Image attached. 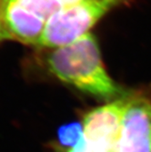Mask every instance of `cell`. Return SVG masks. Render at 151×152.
<instances>
[{"instance_id":"obj_9","label":"cell","mask_w":151,"mask_h":152,"mask_svg":"<svg viewBox=\"0 0 151 152\" xmlns=\"http://www.w3.org/2000/svg\"><path fill=\"white\" fill-rule=\"evenodd\" d=\"M66 152H88L87 146H86V143L84 141V137L76 147H74L70 149H67Z\"/></svg>"},{"instance_id":"obj_8","label":"cell","mask_w":151,"mask_h":152,"mask_svg":"<svg viewBox=\"0 0 151 152\" xmlns=\"http://www.w3.org/2000/svg\"><path fill=\"white\" fill-rule=\"evenodd\" d=\"M7 38L5 26H4V22H3V16H2V0H0V41Z\"/></svg>"},{"instance_id":"obj_3","label":"cell","mask_w":151,"mask_h":152,"mask_svg":"<svg viewBox=\"0 0 151 152\" xmlns=\"http://www.w3.org/2000/svg\"><path fill=\"white\" fill-rule=\"evenodd\" d=\"M117 148L119 152H151V93L126 96Z\"/></svg>"},{"instance_id":"obj_11","label":"cell","mask_w":151,"mask_h":152,"mask_svg":"<svg viewBox=\"0 0 151 152\" xmlns=\"http://www.w3.org/2000/svg\"><path fill=\"white\" fill-rule=\"evenodd\" d=\"M59 1L64 5V6H68V5H72L77 2H80L82 0H59Z\"/></svg>"},{"instance_id":"obj_1","label":"cell","mask_w":151,"mask_h":152,"mask_svg":"<svg viewBox=\"0 0 151 152\" xmlns=\"http://www.w3.org/2000/svg\"><path fill=\"white\" fill-rule=\"evenodd\" d=\"M47 65L58 79L85 93L106 99L124 96L122 88L108 75L97 39L90 33L55 48L48 56Z\"/></svg>"},{"instance_id":"obj_10","label":"cell","mask_w":151,"mask_h":152,"mask_svg":"<svg viewBox=\"0 0 151 152\" xmlns=\"http://www.w3.org/2000/svg\"><path fill=\"white\" fill-rule=\"evenodd\" d=\"M88 152H119L118 148H117V145H113V146H109V147H106V148H98L92 151H88Z\"/></svg>"},{"instance_id":"obj_5","label":"cell","mask_w":151,"mask_h":152,"mask_svg":"<svg viewBox=\"0 0 151 152\" xmlns=\"http://www.w3.org/2000/svg\"><path fill=\"white\" fill-rule=\"evenodd\" d=\"M2 16L7 38L38 45L46 21L20 6L15 0H2Z\"/></svg>"},{"instance_id":"obj_6","label":"cell","mask_w":151,"mask_h":152,"mask_svg":"<svg viewBox=\"0 0 151 152\" xmlns=\"http://www.w3.org/2000/svg\"><path fill=\"white\" fill-rule=\"evenodd\" d=\"M15 1L46 22L65 7L59 0H15Z\"/></svg>"},{"instance_id":"obj_4","label":"cell","mask_w":151,"mask_h":152,"mask_svg":"<svg viewBox=\"0 0 151 152\" xmlns=\"http://www.w3.org/2000/svg\"><path fill=\"white\" fill-rule=\"evenodd\" d=\"M126 96L96 107L85 116L82 126L88 151L117 144Z\"/></svg>"},{"instance_id":"obj_2","label":"cell","mask_w":151,"mask_h":152,"mask_svg":"<svg viewBox=\"0 0 151 152\" xmlns=\"http://www.w3.org/2000/svg\"><path fill=\"white\" fill-rule=\"evenodd\" d=\"M128 0H82L65 6L46 23L39 46L58 48L89 33L107 13Z\"/></svg>"},{"instance_id":"obj_7","label":"cell","mask_w":151,"mask_h":152,"mask_svg":"<svg viewBox=\"0 0 151 152\" xmlns=\"http://www.w3.org/2000/svg\"><path fill=\"white\" fill-rule=\"evenodd\" d=\"M84 137L83 126L77 122L67 123L61 126L58 130V140L59 144L70 149L76 147Z\"/></svg>"}]
</instances>
